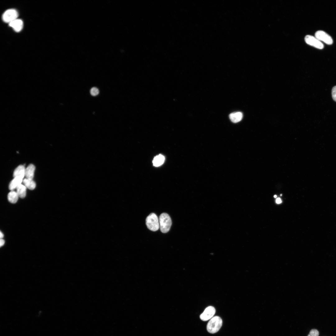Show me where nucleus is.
<instances>
[{"mask_svg": "<svg viewBox=\"0 0 336 336\" xmlns=\"http://www.w3.org/2000/svg\"><path fill=\"white\" fill-rule=\"evenodd\" d=\"M222 323V320L220 317L218 316L213 317L207 324V330L208 332L211 334L216 333L221 328Z\"/></svg>", "mask_w": 336, "mask_h": 336, "instance_id": "f257e3e1", "label": "nucleus"}, {"mask_svg": "<svg viewBox=\"0 0 336 336\" xmlns=\"http://www.w3.org/2000/svg\"><path fill=\"white\" fill-rule=\"evenodd\" d=\"M160 228L163 233L167 232L170 230L172 224L169 215L166 213L161 214L159 217Z\"/></svg>", "mask_w": 336, "mask_h": 336, "instance_id": "f03ea898", "label": "nucleus"}, {"mask_svg": "<svg viewBox=\"0 0 336 336\" xmlns=\"http://www.w3.org/2000/svg\"><path fill=\"white\" fill-rule=\"evenodd\" d=\"M146 223L148 228L152 231H156L160 228L159 220L154 213H151L147 217Z\"/></svg>", "mask_w": 336, "mask_h": 336, "instance_id": "7ed1b4c3", "label": "nucleus"}, {"mask_svg": "<svg viewBox=\"0 0 336 336\" xmlns=\"http://www.w3.org/2000/svg\"><path fill=\"white\" fill-rule=\"evenodd\" d=\"M18 16L17 11L14 9H11L6 10L4 13L2 18L4 22L9 23L17 19Z\"/></svg>", "mask_w": 336, "mask_h": 336, "instance_id": "20e7f679", "label": "nucleus"}, {"mask_svg": "<svg viewBox=\"0 0 336 336\" xmlns=\"http://www.w3.org/2000/svg\"><path fill=\"white\" fill-rule=\"evenodd\" d=\"M305 40L308 44L319 49L324 48L323 44L315 37L307 35L305 37Z\"/></svg>", "mask_w": 336, "mask_h": 336, "instance_id": "39448f33", "label": "nucleus"}, {"mask_svg": "<svg viewBox=\"0 0 336 336\" xmlns=\"http://www.w3.org/2000/svg\"><path fill=\"white\" fill-rule=\"evenodd\" d=\"M315 36L320 41H323L327 44L330 45L333 43L331 37L323 31H317L315 33Z\"/></svg>", "mask_w": 336, "mask_h": 336, "instance_id": "423d86ee", "label": "nucleus"}, {"mask_svg": "<svg viewBox=\"0 0 336 336\" xmlns=\"http://www.w3.org/2000/svg\"><path fill=\"white\" fill-rule=\"evenodd\" d=\"M216 312L215 308L212 306L207 307L200 316V319L204 321L211 319L213 317Z\"/></svg>", "mask_w": 336, "mask_h": 336, "instance_id": "0eeeda50", "label": "nucleus"}, {"mask_svg": "<svg viewBox=\"0 0 336 336\" xmlns=\"http://www.w3.org/2000/svg\"><path fill=\"white\" fill-rule=\"evenodd\" d=\"M9 24V26L17 32L21 31L23 27V22L20 19H17Z\"/></svg>", "mask_w": 336, "mask_h": 336, "instance_id": "6e6552de", "label": "nucleus"}, {"mask_svg": "<svg viewBox=\"0 0 336 336\" xmlns=\"http://www.w3.org/2000/svg\"><path fill=\"white\" fill-rule=\"evenodd\" d=\"M25 169L24 166L22 165L19 166L14 171L13 173L14 177H18L23 179L25 176Z\"/></svg>", "mask_w": 336, "mask_h": 336, "instance_id": "1a4fd4ad", "label": "nucleus"}, {"mask_svg": "<svg viewBox=\"0 0 336 336\" xmlns=\"http://www.w3.org/2000/svg\"><path fill=\"white\" fill-rule=\"evenodd\" d=\"M35 167L32 164H30L25 169V176L26 178L33 179L34 175Z\"/></svg>", "mask_w": 336, "mask_h": 336, "instance_id": "9d476101", "label": "nucleus"}, {"mask_svg": "<svg viewBox=\"0 0 336 336\" xmlns=\"http://www.w3.org/2000/svg\"><path fill=\"white\" fill-rule=\"evenodd\" d=\"M23 178L20 177H14V179L9 184V189L12 191L14 189H16L18 186L21 184V183L23 182Z\"/></svg>", "mask_w": 336, "mask_h": 336, "instance_id": "9b49d317", "label": "nucleus"}, {"mask_svg": "<svg viewBox=\"0 0 336 336\" xmlns=\"http://www.w3.org/2000/svg\"><path fill=\"white\" fill-rule=\"evenodd\" d=\"M229 117L232 122L236 123L241 120L243 117V114L240 112H234L230 114Z\"/></svg>", "mask_w": 336, "mask_h": 336, "instance_id": "f8f14e48", "label": "nucleus"}, {"mask_svg": "<svg viewBox=\"0 0 336 336\" xmlns=\"http://www.w3.org/2000/svg\"><path fill=\"white\" fill-rule=\"evenodd\" d=\"M165 159L164 156L161 154L156 156L152 161L153 166L156 167L161 166L164 162Z\"/></svg>", "mask_w": 336, "mask_h": 336, "instance_id": "ddd939ff", "label": "nucleus"}, {"mask_svg": "<svg viewBox=\"0 0 336 336\" xmlns=\"http://www.w3.org/2000/svg\"><path fill=\"white\" fill-rule=\"evenodd\" d=\"M23 182L24 185L29 189L33 190L36 187V183L33 179L26 178L23 180Z\"/></svg>", "mask_w": 336, "mask_h": 336, "instance_id": "4468645a", "label": "nucleus"}, {"mask_svg": "<svg viewBox=\"0 0 336 336\" xmlns=\"http://www.w3.org/2000/svg\"><path fill=\"white\" fill-rule=\"evenodd\" d=\"M16 189V192L19 197L24 198L26 197V188L24 185L21 184L17 187Z\"/></svg>", "mask_w": 336, "mask_h": 336, "instance_id": "2eb2a0df", "label": "nucleus"}, {"mask_svg": "<svg viewBox=\"0 0 336 336\" xmlns=\"http://www.w3.org/2000/svg\"><path fill=\"white\" fill-rule=\"evenodd\" d=\"M19 196L16 192L12 190L8 194L7 198L9 201L11 203H16L17 201Z\"/></svg>", "mask_w": 336, "mask_h": 336, "instance_id": "dca6fc26", "label": "nucleus"}, {"mask_svg": "<svg viewBox=\"0 0 336 336\" xmlns=\"http://www.w3.org/2000/svg\"><path fill=\"white\" fill-rule=\"evenodd\" d=\"M99 93V91L97 88L96 87H93L90 90V93L91 95L95 96Z\"/></svg>", "mask_w": 336, "mask_h": 336, "instance_id": "f3484780", "label": "nucleus"}, {"mask_svg": "<svg viewBox=\"0 0 336 336\" xmlns=\"http://www.w3.org/2000/svg\"><path fill=\"white\" fill-rule=\"evenodd\" d=\"M319 335L318 331L316 329H313L310 331L307 336H318Z\"/></svg>", "mask_w": 336, "mask_h": 336, "instance_id": "a211bd4d", "label": "nucleus"}, {"mask_svg": "<svg viewBox=\"0 0 336 336\" xmlns=\"http://www.w3.org/2000/svg\"><path fill=\"white\" fill-rule=\"evenodd\" d=\"M332 97L333 99L336 101V86H334L332 91Z\"/></svg>", "mask_w": 336, "mask_h": 336, "instance_id": "6ab92c4d", "label": "nucleus"}, {"mask_svg": "<svg viewBox=\"0 0 336 336\" xmlns=\"http://www.w3.org/2000/svg\"><path fill=\"white\" fill-rule=\"evenodd\" d=\"M0 241V246L1 247L2 246V245H4V244L5 243V241L2 239H1Z\"/></svg>", "mask_w": 336, "mask_h": 336, "instance_id": "aec40b11", "label": "nucleus"}, {"mask_svg": "<svg viewBox=\"0 0 336 336\" xmlns=\"http://www.w3.org/2000/svg\"><path fill=\"white\" fill-rule=\"evenodd\" d=\"M276 202L278 204L280 203H282V201L280 198H278L276 199Z\"/></svg>", "mask_w": 336, "mask_h": 336, "instance_id": "412c9836", "label": "nucleus"}, {"mask_svg": "<svg viewBox=\"0 0 336 336\" xmlns=\"http://www.w3.org/2000/svg\"><path fill=\"white\" fill-rule=\"evenodd\" d=\"M3 236H4L3 234L1 232V231H0V238L1 239H2L3 238Z\"/></svg>", "mask_w": 336, "mask_h": 336, "instance_id": "4be33fe9", "label": "nucleus"}, {"mask_svg": "<svg viewBox=\"0 0 336 336\" xmlns=\"http://www.w3.org/2000/svg\"><path fill=\"white\" fill-rule=\"evenodd\" d=\"M277 195H274V198H276V197H277Z\"/></svg>", "mask_w": 336, "mask_h": 336, "instance_id": "5701e85b", "label": "nucleus"}]
</instances>
